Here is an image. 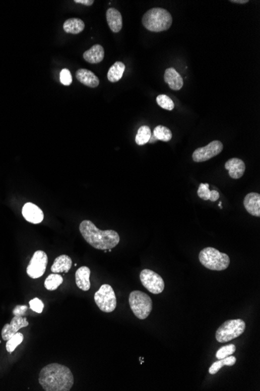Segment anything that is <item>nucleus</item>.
<instances>
[{
	"label": "nucleus",
	"mask_w": 260,
	"mask_h": 391,
	"mask_svg": "<svg viewBox=\"0 0 260 391\" xmlns=\"http://www.w3.org/2000/svg\"><path fill=\"white\" fill-rule=\"evenodd\" d=\"M140 279L143 286L154 295H159L164 290V280L159 274L151 269L142 270L140 274Z\"/></svg>",
	"instance_id": "8"
},
{
	"label": "nucleus",
	"mask_w": 260,
	"mask_h": 391,
	"mask_svg": "<svg viewBox=\"0 0 260 391\" xmlns=\"http://www.w3.org/2000/svg\"><path fill=\"white\" fill-rule=\"evenodd\" d=\"M28 325H29V323L26 318H23L22 316H14L11 323L10 324L7 323V324L4 325V328H3L2 332H1L3 339L5 341H7L17 332H19L20 329L27 327Z\"/></svg>",
	"instance_id": "11"
},
{
	"label": "nucleus",
	"mask_w": 260,
	"mask_h": 391,
	"mask_svg": "<svg viewBox=\"0 0 260 391\" xmlns=\"http://www.w3.org/2000/svg\"><path fill=\"white\" fill-rule=\"evenodd\" d=\"M24 338V334L20 333V332H17L12 337L10 338L7 341V345H6V349H7V352L10 354L14 352L15 349H17V346L22 343Z\"/></svg>",
	"instance_id": "28"
},
{
	"label": "nucleus",
	"mask_w": 260,
	"mask_h": 391,
	"mask_svg": "<svg viewBox=\"0 0 260 391\" xmlns=\"http://www.w3.org/2000/svg\"><path fill=\"white\" fill-rule=\"evenodd\" d=\"M94 302L102 312L106 313L114 312L116 309L117 299L112 286L107 283L103 284L94 294Z\"/></svg>",
	"instance_id": "7"
},
{
	"label": "nucleus",
	"mask_w": 260,
	"mask_h": 391,
	"mask_svg": "<svg viewBox=\"0 0 260 391\" xmlns=\"http://www.w3.org/2000/svg\"><path fill=\"white\" fill-rule=\"evenodd\" d=\"M224 167L228 170L230 177L232 179L241 178L245 171V163L243 160L238 158L230 159L224 165Z\"/></svg>",
	"instance_id": "13"
},
{
	"label": "nucleus",
	"mask_w": 260,
	"mask_h": 391,
	"mask_svg": "<svg viewBox=\"0 0 260 391\" xmlns=\"http://www.w3.org/2000/svg\"><path fill=\"white\" fill-rule=\"evenodd\" d=\"M236 363V358L232 355L224 359H219L217 362H214L209 369L210 374L214 375L218 373V371L224 366H233Z\"/></svg>",
	"instance_id": "24"
},
{
	"label": "nucleus",
	"mask_w": 260,
	"mask_h": 391,
	"mask_svg": "<svg viewBox=\"0 0 260 391\" xmlns=\"http://www.w3.org/2000/svg\"><path fill=\"white\" fill-rule=\"evenodd\" d=\"M91 269L88 266H81L76 272L75 279L77 286L81 290L88 291L91 288Z\"/></svg>",
	"instance_id": "16"
},
{
	"label": "nucleus",
	"mask_w": 260,
	"mask_h": 391,
	"mask_svg": "<svg viewBox=\"0 0 260 391\" xmlns=\"http://www.w3.org/2000/svg\"><path fill=\"white\" fill-rule=\"evenodd\" d=\"M164 81L168 84L170 88L174 91H178L183 87V79L178 71L173 67L166 69L164 73Z\"/></svg>",
	"instance_id": "14"
},
{
	"label": "nucleus",
	"mask_w": 260,
	"mask_h": 391,
	"mask_svg": "<svg viewBox=\"0 0 260 391\" xmlns=\"http://www.w3.org/2000/svg\"><path fill=\"white\" fill-rule=\"evenodd\" d=\"M151 135L152 134H151V128L148 126H142L139 128L138 131H137V136H136V143L138 145H144L147 142H149Z\"/></svg>",
	"instance_id": "26"
},
{
	"label": "nucleus",
	"mask_w": 260,
	"mask_h": 391,
	"mask_svg": "<svg viewBox=\"0 0 260 391\" xmlns=\"http://www.w3.org/2000/svg\"><path fill=\"white\" fill-rule=\"evenodd\" d=\"M85 28L84 21L79 18L67 20L63 24V29L68 34H77L82 32Z\"/></svg>",
	"instance_id": "21"
},
{
	"label": "nucleus",
	"mask_w": 260,
	"mask_h": 391,
	"mask_svg": "<svg viewBox=\"0 0 260 391\" xmlns=\"http://www.w3.org/2000/svg\"><path fill=\"white\" fill-rule=\"evenodd\" d=\"M236 352V347L234 345H226L222 347L216 353V357L218 359H224V358L231 356Z\"/></svg>",
	"instance_id": "30"
},
{
	"label": "nucleus",
	"mask_w": 260,
	"mask_h": 391,
	"mask_svg": "<svg viewBox=\"0 0 260 391\" xmlns=\"http://www.w3.org/2000/svg\"><path fill=\"white\" fill-rule=\"evenodd\" d=\"M28 306H17L14 308L13 313L14 316H23L25 315L26 312L28 311Z\"/></svg>",
	"instance_id": "33"
},
{
	"label": "nucleus",
	"mask_w": 260,
	"mask_h": 391,
	"mask_svg": "<svg viewBox=\"0 0 260 391\" xmlns=\"http://www.w3.org/2000/svg\"><path fill=\"white\" fill-rule=\"evenodd\" d=\"M80 232L90 246L98 250H109L118 246V233L113 230H101L90 220H84L80 224Z\"/></svg>",
	"instance_id": "2"
},
{
	"label": "nucleus",
	"mask_w": 260,
	"mask_h": 391,
	"mask_svg": "<svg viewBox=\"0 0 260 391\" xmlns=\"http://www.w3.org/2000/svg\"><path fill=\"white\" fill-rule=\"evenodd\" d=\"M244 206L245 210L252 216H260V194L258 193L251 192L244 199Z\"/></svg>",
	"instance_id": "15"
},
{
	"label": "nucleus",
	"mask_w": 260,
	"mask_h": 391,
	"mask_svg": "<svg viewBox=\"0 0 260 391\" xmlns=\"http://www.w3.org/2000/svg\"><path fill=\"white\" fill-rule=\"evenodd\" d=\"M154 137H155L156 140H159V141H165L168 142L172 138V132L168 127H164L162 125H158L154 128V134H153Z\"/></svg>",
	"instance_id": "25"
},
{
	"label": "nucleus",
	"mask_w": 260,
	"mask_h": 391,
	"mask_svg": "<svg viewBox=\"0 0 260 391\" xmlns=\"http://www.w3.org/2000/svg\"><path fill=\"white\" fill-rule=\"evenodd\" d=\"M156 101H157L158 106L164 110L171 111L173 109L175 108V103L166 94H159L156 99Z\"/></svg>",
	"instance_id": "29"
},
{
	"label": "nucleus",
	"mask_w": 260,
	"mask_h": 391,
	"mask_svg": "<svg viewBox=\"0 0 260 391\" xmlns=\"http://www.w3.org/2000/svg\"><path fill=\"white\" fill-rule=\"evenodd\" d=\"M231 3L234 4H245L248 3V0H231Z\"/></svg>",
	"instance_id": "35"
},
{
	"label": "nucleus",
	"mask_w": 260,
	"mask_h": 391,
	"mask_svg": "<svg viewBox=\"0 0 260 391\" xmlns=\"http://www.w3.org/2000/svg\"><path fill=\"white\" fill-rule=\"evenodd\" d=\"M77 79L90 88H96L99 85V79L92 71L87 69H79L76 73Z\"/></svg>",
	"instance_id": "18"
},
{
	"label": "nucleus",
	"mask_w": 260,
	"mask_h": 391,
	"mask_svg": "<svg viewBox=\"0 0 260 391\" xmlns=\"http://www.w3.org/2000/svg\"><path fill=\"white\" fill-rule=\"evenodd\" d=\"M74 3H76V4H83V5L88 6V7H89V6L94 4V0H75Z\"/></svg>",
	"instance_id": "34"
},
{
	"label": "nucleus",
	"mask_w": 260,
	"mask_h": 391,
	"mask_svg": "<svg viewBox=\"0 0 260 391\" xmlns=\"http://www.w3.org/2000/svg\"><path fill=\"white\" fill-rule=\"evenodd\" d=\"M72 259L67 255L58 256L51 266V271L53 273H68L72 267Z\"/></svg>",
	"instance_id": "20"
},
{
	"label": "nucleus",
	"mask_w": 260,
	"mask_h": 391,
	"mask_svg": "<svg viewBox=\"0 0 260 391\" xmlns=\"http://www.w3.org/2000/svg\"><path fill=\"white\" fill-rule=\"evenodd\" d=\"M48 256L44 251H36L27 267V273L32 279L42 276L48 265Z\"/></svg>",
	"instance_id": "9"
},
{
	"label": "nucleus",
	"mask_w": 260,
	"mask_h": 391,
	"mask_svg": "<svg viewBox=\"0 0 260 391\" xmlns=\"http://www.w3.org/2000/svg\"><path fill=\"white\" fill-rule=\"evenodd\" d=\"M131 310L136 317L139 319H147L151 314L153 309V302L151 297L141 290H134L128 298Z\"/></svg>",
	"instance_id": "5"
},
{
	"label": "nucleus",
	"mask_w": 260,
	"mask_h": 391,
	"mask_svg": "<svg viewBox=\"0 0 260 391\" xmlns=\"http://www.w3.org/2000/svg\"><path fill=\"white\" fill-rule=\"evenodd\" d=\"M199 259L204 267L214 271H223L230 265L229 256L212 247L203 249L199 254Z\"/></svg>",
	"instance_id": "4"
},
{
	"label": "nucleus",
	"mask_w": 260,
	"mask_h": 391,
	"mask_svg": "<svg viewBox=\"0 0 260 391\" xmlns=\"http://www.w3.org/2000/svg\"><path fill=\"white\" fill-rule=\"evenodd\" d=\"M83 57L90 64H99L105 58V50L101 45H94L87 50Z\"/></svg>",
	"instance_id": "19"
},
{
	"label": "nucleus",
	"mask_w": 260,
	"mask_h": 391,
	"mask_svg": "<svg viewBox=\"0 0 260 391\" xmlns=\"http://www.w3.org/2000/svg\"><path fill=\"white\" fill-rule=\"evenodd\" d=\"M22 215L24 218L29 223L38 224L44 220V213L42 210L36 205L31 203H26L22 209Z\"/></svg>",
	"instance_id": "12"
},
{
	"label": "nucleus",
	"mask_w": 260,
	"mask_h": 391,
	"mask_svg": "<svg viewBox=\"0 0 260 391\" xmlns=\"http://www.w3.org/2000/svg\"><path fill=\"white\" fill-rule=\"evenodd\" d=\"M29 305L30 309L31 310L34 311V312H37V313H39V314L42 312L44 306H45L42 301L38 298H34V299L30 301Z\"/></svg>",
	"instance_id": "31"
},
{
	"label": "nucleus",
	"mask_w": 260,
	"mask_h": 391,
	"mask_svg": "<svg viewBox=\"0 0 260 391\" xmlns=\"http://www.w3.org/2000/svg\"><path fill=\"white\" fill-rule=\"evenodd\" d=\"M62 282H63V278L61 275L52 273L46 278L44 285H45V287L47 290H55L58 288L60 285L62 284Z\"/></svg>",
	"instance_id": "27"
},
{
	"label": "nucleus",
	"mask_w": 260,
	"mask_h": 391,
	"mask_svg": "<svg viewBox=\"0 0 260 391\" xmlns=\"http://www.w3.org/2000/svg\"><path fill=\"white\" fill-rule=\"evenodd\" d=\"M38 382L45 391H69L74 384L71 369L58 363H51L41 369Z\"/></svg>",
	"instance_id": "1"
},
{
	"label": "nucleus",
	"mask_w": 260,
	"mask_h": 391,
	"mask_svg": "<svg viewBox=\"0 0 260 391\" xmlns=\"http://www.w3.org/2000/svg\"><path fill=\"white\" fill-rule=\"evenodd\" d=\"M60 81L63 85H71L73 81L72 75L68 69H63L60 72Z\"/></svg>",
	"instance_id": "32"
},
{
	"label": "nucleus",
	"mask_w": 260,
	"mask_h": 391,
	"mask_svg": "<svg viewBox=\"0 0 260 391\" xmlns=\"http://www.w3.org/2000/svg\"><path fill=\"white\" fill-rule=\"evenodd\" d=\"M209 184H201L197 190V194L199 197L204 201L216 202L218 201L220 198V194L218 190H210Z\"/></svg>",
	"instance_id": "22"
},
{
	"label": "nucleus",
	"mask_w": 260,
	"mask_h": 391,
	"mask_svg": "<svg viewBox=\"0 0 260 391\" xmlns=\"http://www.w3.org/2000/svg\"><path fill=\"white\" fill-rule=\"evenodd\" d=\"M224 149L222 142L220 141H213L204 146L198 148L192 153V160L197 163H202L211 160L214 156H218Z\"/></svg>",
	"instance_id": "10"
},
{
	"label": "nucleus",
	"mask_w": 260,
	"mask_h": 391,
	"mask_svg": "<svg viewBox=\"0 0 260 391\" xmlns=\"http://www.w3.org/2000/svg\"><path fill=\"white\" fill-rule=\"evenodd\" d=\"M106 19L112 32L118 33L122 28V14L115 8H109L106 12Z\"/></svg>",
	"instance_id": "17"
},
{
	"label": "nucleus",
	"mask_w": 260,
	"mask_h": 391,
	"mask_svg": "<svg viewBox=\"0 0 260 391\" xmlns=\"http://www.w3.org/2000/svg\"><path fill=\"white\" fill-rule=\"evenodd\" d=\"M245 323L242 319L225 321L216 331V340L219 343H226L241 336L245 330Z\"/></svg>",
	"instance_id": "6"
},
{
	"label": "nucleus",
	"mask_w": 260,
	"mask_h": 391,
	"mask_svg": "<svg viewBox=\"0 0 260 391\" xmlns=\"http://www.w3.org/2000/svg\"><path fill=\"white\" fill-rule=\"evenodd\" d=\"M125 70V64L122 62H120V61H117L110 67L108 75H107L108 81L111 83H115L119 81L123 76Z\"/></svg>",
	"instance_id": "23"
},
{
	"label": "nucleus",
	"mask_w": 260,
	"mask_h": 391,
	"mask_svg": "<svg viewBox=\"0 0 260 391\" xmlns=\"http://www.w3.org/2000/svg\"><path fill=\"white\" fill-rule=\"evenodd\" d=\"M172 17L167 10L152 8L144 14L142 24L146 29L153 32L167 31L172 24Z\"/></svg>",
	"instance_id": "3"
}]
</instances>
